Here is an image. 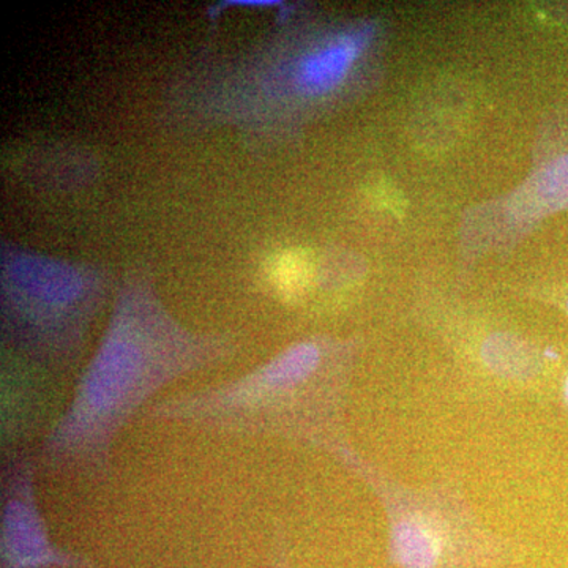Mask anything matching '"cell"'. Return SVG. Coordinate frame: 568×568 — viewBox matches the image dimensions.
<instances>
[{"instance_id":"obj_1","label":"cell","mask_w":568,"mask_h":568,"mask_svg":"<svg viewBox=\"0 0 568 568\" xmlns=\"http://www.w3.org/2000/svg\"><path fill=\"white\" fill-rule=\"evenodd\" d=\"M237 351L233 334L183 323L163 301L148 267L126 268L99 343L36 452L40 470L106 478L115 440L160 390L226 364Z\"/></svg>"},{"instance_id":"obj_2","label":"cell","mask_w":568,"mask_h":568,"mask_svg":"<svg viewBox=\"0 0 568 568\" xmlns=\"http://www.w3.org/2000/svg\"><path fill=\"white\" fill-rule=\"evenodd\" d=\"M357 346L312 336L244 375L148 407V417L216 433L278 437L331 454L346 443V407Z\"/></svg>"},{"instance_id":"obj_3","label":"cell","mask_w":568,"mask_h":568,"mask_svg":"<svg viewBox=\"0 0 568 568\" xmlns=\"http://www.w3.org/2000/svg\"><path fill=\"white\" fill-rule=\"evenodd\" d=\"M106 265L39 252L2 239V345L50 375L80 365L97 321L118 287Z\"/></svg>"},{"instance_id":"obj_4","label":"cell","mask_w":568,"mask_h":568,"mask_svg":"<svg viewBox=\"0 0 568 568\" xmlns=\"http://www.w3.org/2000/svg\"><path fill=\"white\" fill-rule=\"evenodd\" d=\"M332 457L364 481L387 519V564L394 568H508L523 549L487 528L455 481L413 487L388 476L349 440Z\"/></svg>"},{"instance_id":"obj_5","label":"cell","mask_w":568,"mask_h":568,"mask_svg":"<svg viewBox=\"0 0 568 568\" xmlns=\"http://www.w3.org/2000/svg\"><path fill=\"white\" fill-rule=\"evenodd\" d=\"M37 454H14L2 470L0 568H97L52 541L37 495Z\"/></svg>"},{"instance_id":"obj_6","label":"cell","mask_w":568,"mask_h":568,"mask_svg":"<svg viewBox=\"0 0 568 568\" xmlns=\"http://www.w3.org/2000/svg\"><path fill=\"white\" fill-rule=\"evenodd\" d=\"M100 173L99 159L80 145H36L18 160L17 174L44 190H73L91 185Z\"/></svg>"},{"instance_id":"obj_7","label":"cell","mask_w":568,"mask_h":568,"mask_svg":"<svg viewBox=\"0 0 568 568\" xmlns=\"http://www.w3.org/2000/svg\"><path fill=\"white\" fill-rule=\"evenodd\" d=\"M481 358L489 372L507 379H530L541 368L540 355L536 347L510 334L488 336L481 346Z\"/></svg>"},{"instance_id":"obj_8","label":"cell","mask_w":568,"mask_h":568,"mask_svg":"<svg viewBox=\"0 0 568 568\" xmlns=\"http://www.w3.org/2000/svg\"><path fill=\"white\" fill-rule=\"evenodd\" d=\"M534 212L544 213L568 205V155L549 164L530 189Z\"/></svg>"},{"instance_id":"obj_9","label":"cell","mask_w":568,"mask_h":568,"mask_svg":"<svg viewBox=\"0 0 568 568\" xmlns=\"http://www.w3.org/2000/svg\"><path fill=\"white\" fill-rule=\"evenodd\" d=\"M312 276L308 260L298 253H284L268 265V280L284 297L304 293Z\"/></svg>"},{"instance_id":"obj_10","label":"cell","mask_w":568,"mask_h":568,"mask_svg":"<svg viewBox=\"0 0 568 568\" xmlns=\"http://www.w3.org/2000/svg\"><path fill=\"white\" fill-rule=\"evenodd\" d=\"M267 568H294L290 537H287V530L283 525L275 526Z\"/></svg>"},{"instance_id":"obj_11","label":"cell","mask_w":568,"mask_h":568,"mask_svg":"<svg viewBox=\"0 0 568 568\" xmlns=\"http://www.w3.org/2000/svg\"><path fill=\"white\" fill-rule=\"evenodd\" d=\"M566 395H567V399H568V379H567V384H566Z\"/></svg>"},{"instance_id":"obj_12","label":"cell","mask_w":568,"mask_h":568,"mask_svg":"<svg viewBox=\"0 0 568 568\" xmlns=\"http://www.w3.org/2000/svg\"><path fill=\"white\" fill-rule=\"evenodd\" d=\"M567 308H568V302H567Z\"/></svg>"}]
</instances>
